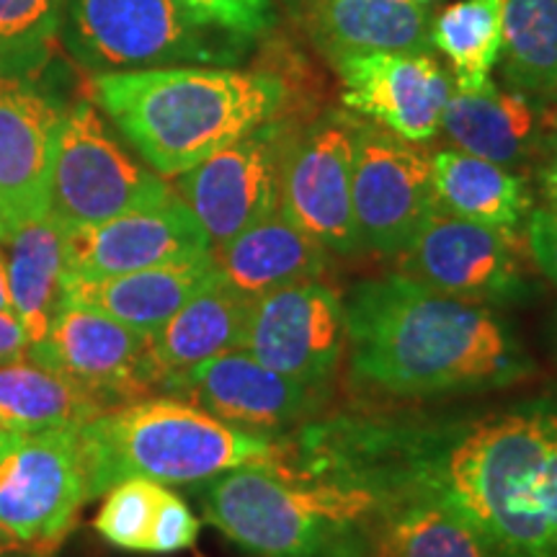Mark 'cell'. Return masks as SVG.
Wrapping results in <instances>:
<instances>
[{
  "label": "cell",
  "instance_id": "cell-15",
  "mask_svg": "<svg viewBox=\"0 0 557 557\" xmlns=\"http://www.w3.org/2000/svg\"><path fill=\"white\" fill-rule=\"evenodd\" d=\"M346 109L408 143H426L442 129L451 75L429 50H382L333 60Z\"/></svg>",
  "mask_w": 557,
  "mask_h": 557
},
{
  "label": "cell",
  "instance_id": "cell-41",
  "mask_svg": "<svg viewBox=\"0 0 557 557\" xmlns=\"http://www.w3.org/2000/svg\"><path fill=\"white\" fill-rule=\"evenodd\" d=\"M555 94H557V90H555ZM555 122H557V107H555Z\"/></svg>",
  "mask_w": 557,
  "mask_h": 557
},
{
  "label": "cell",
  "instance_id": "cell-37",
  "mask_svg": "<svg viewBox=\"0 0 557 557\" xmlns=\"http://www.w3.org/2000/svg\"><path fill=\"white\" fill-rule=\"evenodd\" d=\"M545 189H547L549 197L557 201V150H555L553 163H549V169L545 173Z\"/></svg>",
  "mask_w": 557,
  "mask_h": 557
},
{
  "label": "cell",
  "instance_id": "cell-6",
  "mask_svg": "<svg viewBox=\"0 0 557 557\" xmlns=\"http://www.w3.org/2000/svg\"><path fill=\"white\" fill-rule=\"evenodd\" d=\"M60 32L73 58L96 73L222 67L246 52V39L201 24L176 0H65Z\"/></svg>",
  "mask_w": 557,
  "mask_h": 557
},
{
  "label": "cell",
  "instance_id": "cell-31",
  "mask_svg": "<svg viewBox=\"0 0 557 557\" xmlns=\"http://www.w3.org/2000/svg\"><path fill=\"white\" fill-rule=\"evenodd\" d=\"M165 487L152 480L129 478L109 487L103 506L94 527L109 545L127 549V553H145L152 519Z\"/></svg>",
  "mask_w": 557,
  "mask_h": 557
},
{
  "label": "cell",
  "instance_id": "cell-42",
  "mask_svg": "<svg viewBox=\"0 0 557 557\" xmlns=\"http://www.w3.org/2000/svg\"><path fill=\"white\" fill-rule=\"evenodd\" d=\"M0 238H3V230H0Z\"/></svg>",
  "mask_w": 557,
  "mask_h": 557
},
{
  "label": "cell",
  "instance_id": "cell-22",
  "mask_svg": "<svg viewBox=\"0 0 557 557\" xmlns=\"http://www.w3.org/2000/svg\"><path fill=\"white\" fill-rule=\"evenodd\" d=\"M305 24L331 60L382 50H429V5L413 0H308Z\"/></svg>",
  "mask_w": 557,
  "mask_h": 557
},
{
  "label": "cell",
  "instance_id": "cell-2",
  "mask_svg": "<svg viewBox=\"0 0 557 557\" xmlns=\"http://www.w3.org/2000/svg\"><path fill=\"white\" fill-rule=\"evenodd\" d=\"M487 549V557H557V406L537 403L438 434L421 475Z\"/></svg>",
  "mask_w": 557,
  "mask_h": 557
},
{
  "label": "cell",
  "instance_id": "cell-25",
  "mask_svg": "<svg viewBox=\"0 0 557 557\" xmlns=\"http://www.w3.org/2000/svg\"><path fill=\"white\" fill-rule=\"evenodd\" d=\"M250 302L253 299L222 282L220 274L209 278L163 329L152 333L165 377L238 348Z\"/></svg>",
  "mask_w": 557,
  "mask_h": 557
},
{
  "label": "cell",
  "instance_id": "cell-24",
  "mask_svg": "<svg viewBox=\"0 0 557 557\" xmlns=\"http://www.w3.org/2000/svg\"><path fill=\"white\" fill-rule=\"evenodd\" d=\"M431 186L438 209L491 227L513 230L532 209L524 178L462 150L431 156Z\"/></svg>",
  "mask_w": 557,
  "mask_h": 557
},
{
  "label": "cell",
  "instance_id": "cell-9",
  "mask_svg": "<svg viewBox=\"0 0 557 557\" xmlns=\"http://www.w3.org/2000/svg\"><path fill=\"white\" fill-rule=\"evenodd\" d=\"M26 357L65 374L107 408L152 398L169 380L148 333L65 302L54 312L47 336L26 348Z\"/></svg>",
  "mask_w": 557,
  "mask_h": 557
},
{
  "label": "cell",
  "instance_id": "cell-32",
  "mask_svg": "<svg viewBox=\"0 0 557 557\" xmlns=\"http://www.w3.org/2000/svg\"><path fill=\"white\" fill-rule=\"evenodd\" d=\"M201 24L218 26L238 39L261 37L274 26V3L271 0H176Z\"/></svg>",
  "mask_w": 557,
  "mask_h": 557
},
{
  "label": "cell",
  "instance_id": "cell-27",
  "mask_svg": "<svg viewBox=\"0 0 557 557\" xmlns=\"http://www.w3.org/2000/svg\"><path fill=\"white\" fill-rule=\"evenodd\" d=\"M369 557H487L462 513L434 487L389 500Z\"/></svg>",
  "mask_w": 557,
  "mask_h": 557
},
{
  "label": "cell",
  "instance_id": "cell-28",
  "mask_svg": "<svg viewBox=\"0 0 557 557\" xmlns=\"http://www.w3.org/2000/svg\"><path fill=\"white\" fill-rule=\"evenodd\" d=\"M429 45L451 67L455 90H480L491 83L504 45L500 0H457L431 18Z\"/></svg>",
  "mask_w": 557,
  "mask_h": 557
},
{
  "label": "cell",
  "instance_id": "cell-14",
  "mask_svg": "<svg viewBox=\"0 0 557 557\" xmlns=\"http://www.w3.org/2000/svg\"><path fill=\"white\" fill-rule=\"evenodd\" d=\"M287 122L274 120L181 173L176 191L220 246L278 209Z\"/></svg>",
  "mask_w": 557,
  "mask_h": 557
},
{
  "label": "cell",
  "instance_id": "cell-11",
  "mask_svg": "<svg viewBox=\"0 0 557 557\" xmlns=\"http://www.w3.org/2000/svg\"><path fill=\"white\" fill-rule=\"evenodd\" d=\"M400 274L465 302L487 308L517 302L527 289L524 246L513 230L436 207L400 253Z\"/></svg>",
  "mask_w": 557,
  "mask_h": 557
},
{
  "label": "cell",
  "instance_id": "cell-20",
  "mask_svg": "<svg viewBox=\"0 0 557 557\" xmlns=\"http://www.w3.org/2000/svg\"><path fill=\"white\" fill-rule=\"evenodd\" d=\"M220 278L250 299L289 284L320 278L329 250L278 209L220 246H212Z\"/></svg>",
  "mask_w": 557,
  "mask_h": 557
},
{
  "label": "cell",
  "instance_id": "cell-19",
  "mask_svg": "<svg viewBox=\"0 0 557 557\" xmlns=\"http://www.w3.org/2000/svg\"><path fill=\"white\" fill-rule=\"evenodd\" d=\"M214 274L218 269L209 250L199 259L132 271V274L94 278V282L70 278L62 287V302L103 312L116 323L152 336Z\"/></svg>",
  "mask_w": 557,
  "mask_h": 557
},
{
  "label": "cell",
  "instance_id": "cell-23",
  "mask_svg": "<svg viewBox=\"0 0 557 557\" xmlns=\"http://www.w3.org/2000/svg\"><path fill=\"white\" fill-rule=\"evenodd\" d=\"M5 271L13 315L24 325L26 336L34 341L45 338L50 331L54 312L62 305L65 287V227L50 212L11 233H5Z\"/></svg>",
  "mask_w": 557,
  "mask_h": 557
},
{
  "label": "cell",
  "instance_id": "cell-26",
  "mask_svg": "<svg viewBox=\"0 0 557 557\" xmlns=\"http://www.w3.org/2000/svg\"><path fill=\"white\" fill-rule=\"evenodd\" d=\"M103 410L109 408L88 389L29 357L0 361V431L39 434L81 429Z\"/></svg>",
  "mask_w": 557,
  "mask_h": 557
},
{
  "label": "cell",
  "instance_id": "cell-34",
  "mask_svg": "<svg viewBox=\"0 0 557 557\" xmlns=\"http://www.w3.org/2000/svg\"><path fill=\"white\" fill-rule=\"evenodd\" d=\"M529 253L542 274L557 284V209H540L529 220Z\"/></svg>",
  "mask_w": 557,
  "mask_h": 557
},
{
  "label": "cell",
  "instance_id": "cell-40",
  "mask_svg": "<svg viewBox=\"0 0 557 557\" xmlns=\"http://www.w3.org/2000/svg\"><path fill=\"white\" fill-rule=\"evenodd\" d=\"M413 3H418V5H431V3H434V0H413Z\"/></svg>",
  "mask_w": 557,
  "mask_h": 557
},
{
  "label": "cell",
  "instance_id": "cell-18",
  "mask_svg": "<svg viewBox=\"0 0 557 557\" xmlns=\"http://www.w3.org/2000/svg\"><path fill=\"white\" fill-rule=\"evenodd\" d=\"M62 111L29 78L0 73V230L50 212L54 139Z\"/></svg>",
  "mask_w": 557,
  "mask_h": 557
},
{
  "label": "cell",
  "instance_id": "cell-36",
  "mask_svg": "<svg viewBox=\"0 0 557 557\" xmlns=\"http://www.w3.org/2000/svg\"><path fill=\"white\" fill-rule=\"evenodd\" d=\"M0 312L3 315H13L11 289H9V271H5V253L0 250Z\"/></svg>",
  "mask_w": 557,
  "mask_h": 557
},
{
  "label": "cell",
  "instance_id": "cell-13",
  "mask_svg": "<svg viewBox=\"0 0 557 557\" xmlns=\"http://www.w3.org/2000/svg\"><path fill=\"white\" fill-rule=\"evenodd\" d=\"M238 348L284 377L325 387L346 348L344 297L318 278L267 292L250 302Z\"/></svg>",
  "mask_w": 557,
  "mask_h": 557
},
{
  "label": "cell",
  "instance_id": "cell-7",
  "mask_svg": "<svg viewBox=\"0 0 557 557\" xmlns=\"http://www.w3.org/2000/svg\"><path fill=\"white\" fill-rule=\"evenodd\" d=\"M173 197L163 176L124 150L94 101L62 111L50 189V214L62 227L96 225Z\"/></svg>",
  "mask_w": 557,
  "mask_h": 557
},
{
  "label": "cell",
  "instance_id": "cell-30",
  "mask_svg": "<svg viewBox=\"0 0 557 557\" xmlns=\"http://www.w3.org/2000/svg\"><path fill=\"white\" fill-rule=\"evenodd\" d=\"M65 0H0V73L26 75L41 67L58 39Z\"/></svg>",
  "mask_w": 557,
  "mask_h": 557
},
{
  "label": "cell",
  "instance_id": "cell-12",
  "mask_svg": "<svg viewBox=\"0 0 557 557\" xmlns=\"http://www.w3.org/2000/svg\"><path fill=\"white\" fill-rule=\"evenodd\" d=\"M354 132L357 120L338 111L289 132L278 178V212L341 256L361 253L351 209Z\"/></svg>",
  "mask_w": 557,
  "mask_h": 557
},
{
  "label": "cell",
  "instance_id": "cell-8",
  "mask_svg": "<svg viewBox=\"0 0 557 557\" xmlns=\"http://www.w3.org/2000/svg\"><path fill=\"white\" fill-rule=\"evenodd\" d=\"M88 500L81 429L9 434L0 451V529L16 549L58 553Z\"/></svg>",
  "mask_w": 557,
  "mask_h": 557
},
{
  "label": "cell",
  "instance_id": "cell-1",
  "mask_svg": "<svg viewBox=\"0 0 557 557\" xmlns=\"http://www.w3.org/2000/svg\"><path fill=\"white\" fill-rule=\"evenodd\" d=\"M351 377L393 398L485 393L524 380L529 361L487 305L406 274L367 278L344 299Z\"/></svg>",
  "mask_w": 557,
  "mask_h": 557
},
{
  "label": "cell",
  "instance_id": "cell-29",
  "mask_svg": "<svg viewBox=\"0 0 557 557\" xmlns=\"http://www.w3.org/2000/svg\"><path fill=\"white\" fill-rule=\"evenodd\" d=\"M500 73L527 96L557 90V0H500Z\"/></svg>",
  "mask_w": 557,
  "mask_h": 557
},
{
  "label": "cell",
  "instance_id": "cell-35",
  "mask_svg": "<svg viewBox=\"0 0 557 557\" xmlns=\"http://www.w3.org/2000/svg\"><path fill=\"white\" fill-rule=\"evenodd\" d=\"M29 336H26L24 325L18 323L16 315H3L0 312V361H11L18 357H26L29 348Z\"/></svg>",
  "mask_w": 557,
  "mask_h": 557
},
{
  "label": "cell",
  "instance_id": "cell-33",
  "mask_svg": "<svg viewBox=\"0 0 557 557\" xmlns=\"http://www.w3.org/2000/svg\"><path fill=\"white\" fill-rule=\"evenodd\" d=\"M199 519L194 517L191 508L181 500L176 493L163 491L156 519H152L148 549L152 555H171L197 545Z\"/></svg>",
  "mask_w": 557,
  "mask_h": 557
},
{
  "label": "cell",
  "instance_id": "cell-38",
  "mask_svg": "<svg viewBox=\"0 0 557 557\" xmlns=\"http://www.w3.org/2000/svg\"><path fill=\"white\" fill-rule=\"evenodd\" d=\"M9 549H16V545H13V540L0 529V557L9 553Z\"/></svg>",
  "mask_w": 557,
  "mask_h": 557
},
{
  "label": "cell",
  "instance_id": "cell-16",
  "mask_svg": "<svg viewBox=\"0 0 557 557\" xmlns=\"http://www.w3.org/2000/svg\"><path fill=\"white\" fill-rule=\"evenodd\" d=\"M209 250L212 240L176 191L163 205L135 209L96 225L65 227V282L132 274L199 259Z\"/></svg>",
  "mask_w": 557,
  "mask_h": 557
},
{
  "label": "cell",
  "instance_id": "cell-3",
  "mask_svg": "<svg viewBox=\"0 0 557 557\" xmlns=\"http://www.w3.org/2000/svg\"><path fill=\"white\" fill-rule=\"evenodd\" d=\"M90 99L158 176L176 178L201 160L282 120L289 90L261 70L173 65L96 73Z\"/></svg>",
  "mask_w": 557,
  "mask_h": 557
},
{
  "label": "cell",
  "instance_id": "cell-17",
  "mask_svg": "<svg viewBox=\"0 0 557 557\" xmlns=\"http://www.w3.org/2000/svg\"><path fill=\"white\" fill-rule=\"evenodd\" d=\"M165 389L230 426L274 436L315 410L325 387L302 385L261 364L246 348H230L165 380Z\"/></svg>",
  "mask_w": 557,
  "mask_h": 557
},
{
  "label": "cell",
  "instance_id": "cell-39",
  "mask_svg": "<svg viewBox=\"0 0 557 557\" xmlns=\"http://www.w3.org/2000/svg\"><path fill=\"white\" fill-rule=\"evenodd\" d=\"M5 442H9V431H0V451H3Z\"/></svg>",
  "mask_w": 557,
  "mask_h": 557
},
{
  "label": "cell",
  "instance_id": "cell-21",
  "mask_svg": "<svg viewBox=\"0 0 557 557\" xmlns=\"http://www.w3.org/2000/svg\"><path fill=\"white\" fill-rule=\"evenodd\" d=\"M542 116L521 90L487 83L480 90H451L442 114V132L457 150L513 169L540 143Z\"/></svg>",
  "mask_w": 557,
  "mask_h": 557
},
{
  "label": "cell",
  "instance_id": "cell-10",
  "mask_svg": "<svg viewBox=\"0 0 557 557\" xmlns=\"http://www.w3.org/2000/svg\"><path fill=\"white\" fill-rule=\"evenodd\" d=\"M351 209L359 250L403 253L436 209L431 156L380 124L357 120Z\"/></svg>",
  "mask_w": 557,
  "mask_h": 557
},
{
  "label": "cell",
  "instance_id": "cell-4",
  "mask_svg": "<svg viewBox=\"0 0 557 557\" xmlns=\"http://www.w3.org/2000/svg\"><path fill=\"white\" fill-rule=\"evenodd\" d=\"M90 500L129 478L152 483H199L227 470L278 472L287 442L220 421L189 400L145 398L103 410L81 426Z\"/></svg>",
  "mask_w": 557,
  "mask_h": 557
},
{
  "label": "cell",
  "instance_id": "cell-5",
  "mask_svg": "<svg viewBox=\"0 0 557 557\" xmlns=\"http://www.w3.org/2000/svg\"><path fill=\"white\" fill-rule=\"evenodd\" d=\"M201 511L253 557H369L387 500L364 487L299 483L238 468L209 480Z\"/></svg>",
  "mask_w": 557,
  "mask_h": 557
}]
</instances>
